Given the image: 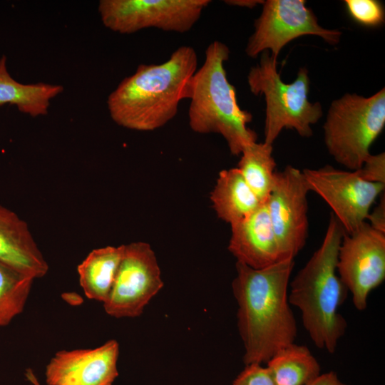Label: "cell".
<instances>
[{
  "instance_id": "cell-9",
  "label": "cell",
  "mask_w": 385,
  "mask_h": 385,
  "mask_svg": "<svg viewBox=\"0 0 385 385\" xmlns=\"http://www.w3.org/2000/svg\"><path fill=\"white\" fill-rule=\"evenodd\" d=\"M302 171L309 191L316 192L329 205L346 234L366 221L371 205L385 188V184L363 180L356 171L331 165Z\"/></svg>"
},
{
  "instance_id": "cell-8",
  "label": "cell",
  "mask_w": 385,
  "mask_h": 385,
  "mask_svg": "<svg viewBox=\"0 0 385 385\" xmlns=\"http://www.w3.org/2000/svg\"><path fill=\"white\" fill-rule=\"evenodd\" d=\"M262 11L254 23L245 52L255 58L269 51L277 58L282 48L291 41L304 35H315L331 45L339 42L342 32L321 26L313 11L304 0L264 1Z\"/></svg>"
},
{
  "instance_id": "cell-1",
  "label": "cell",
  "mask_w": 385,
  "mask_h": 385,
  "mask_svg": "<svg viewBox=\"0 0 385 385\" xmlns=\"http://www.w3.org/2000/svg\"><path fill=\"white\" fill-rule=\"evenodd\" d=\"M294 265L291 258L263 269L236 262L232 288L245 365L267 363L277 351L294 343L297 327L288 300Z\"/></svg>"
},
{
  "instance_id": "cell-3",
  "label": "cell",
  "mask_w": 385,
  "mask_h": 385,
  "mask_svg": "<svg viewBox=\"0 0 385 385\" xmlns=\"http://www.w3.org/2000/svg\"><path fill=\"white\" fill-rule=\"evenodd\" d=\"M345 231L331 213L321 246L290 282L288 300L297 307L315 346L333 354L347 323L339 309L348 289L337 273L339 249Z\"/></svg>"
},
{
  "instance_id": "cell-26",
  "label": "cell",
  "mask_w": 385,
  "mask_h": 385,
  "mask_svg": "<svg viewBox=\"0 0 385 385\" xmlns=\"http://www.w3.org/2000/svg\"><path fill=\"white\" fill-rule=\"evenodd\" d=\"M307 385H347L340 380L337 374L332 371L320 374Z\"/></svg>"
},
{
  "instance_id": "cell-5",
  "label": "cell",
  "mask_w": 385,
  "mask_h": 385,
  "mask_svg": "<svg viewBox=\"0 0 385 385\" xmlns=\"http://www.w3.org/2000/svg\"><path fill=\"white\" fill-rule=\"evenodd\" d=\"M277 58L269 51L261 53L258 63L247 75V84L255 96L263 95L266 103L264 142L272 145L284 129H294L302 137L312 135V125L323 115L319 102L309 101L308 70L300 68L295 80L282 81L277 71Z\"/></svg>"
},
{
  "instance_id": "cell-21",
  "label": "cell",
  "mask_w": 385,
  "mask_h": 385,
  "mask_svg": "<svg viewBox=\"0 0 385 385\" xmlns=\"http://www.w3.org/2000/svg\"><path fill=\"white\" fill-rule=\"evenodd\" d=\"M34 280L0 262V327L8 325L23 312Z\"/></svg>"
},
{
  "instance_id": "cell-28",
  "label": "cell",
  "mask_w": 385,
  "mask_h": 385,
  "mask_svg": "<svg viewBox=\"0 0 385 385\" xmlns=\"http://www.w3.org/2000/svg\"><path fill=\"white\" fill-rule=\"evenodd\" d=\"M26 378L31 383L32 385H41L36 377L34 371L31 369H26L25 372Z\"/></svg>"
},
{
  "instance_id": "cell-13",
  "label": "cell",
  "mask_w": 385,
  "mask_h": 385,
  "mask_svg": "<svg viewBox=\"0 0 385 385\" xmlns=\"http://www.w3.org/2000/svg\"><path fill=\"white\" fill-rule=\"evenodd\" d=\"M119 344L111 339L96 348L61 350L45 369L48 385H113L118 376Z\"/></svg>"
},
{
  "instance_id": "cell-22",
  "label": "cell",
  "mask_w": 385,
  "mask_h": 385,
  "mask_svg": "<svg viewBox=\"0 0 385 385\" xmlns=\"http://www.w3.org/2000/svg\"><path fill=\"white\" fill-rule=\"evenodd\" d=\"M348 13L359 24L366 26H377L384 21V9L376 0H346Z\"/></svg>"
},
{
  "instance_id": "cell-15",
  "label": "cell",
  "mask_w": 385,
  "mask_h": 385,
  "mask_svg": "<svg viewBox=\"0 0 385 385\" xmlns=\"http://www.w3.org/2000/svg\"><path fill=\"white\" fill-rule=\"evenodd\" d=\"M0 262L34 279L44 277L49 268L27 223L1 205Z\"/></svg>"
},
{
  "instance_id": "cell-23",
  "label": "cell",
  "mask_w": 385,
  "mask_h": 385,
  "mask_svg": "<svg viewBox=\"0 0 385 385\" xmlns=\"http://www.w3.org/2000/svg\"><path fill=\"white\" fill-rule=\"evenodd\" d=\"M232 385H275L272 374L267 366L261 364L245 365L237 376Z\"/></svg>"
},
{
  "instance_id": "cell-4",
  "label": "cell",
  "mask_w": 385,
  "mask_h": 385,
  "mask_svg": "<svg viewBox=\"0 0 385 385\" xmlns=\"http://www.w3.org/2000/svg\"><path fill=\"white\" fill-rule=\"evenodd\" d=\"M230 53L228 46L219 41L207 47L205 61L191 80L188 118L194 132L221 135L230 153L240 155L257 142V135L247 126L252 115L240 108L235 88L227 79L224 64Z\"/></svg>"
},
{
  "instance_id": "cell-20",
  "label": "cell",
  "mask_w": 385,
  "mask_h": 385,
  "mask_svg": "<svg viewBox=\"0 0 385 385\" xmlns=\"http://www.w3.org/2000/svg\"><path fill=\"white\" fill-rule=\"evenodd\" d=\"M240 155L237 168L258 199L266 202L276 173L272 145L255 142L245 147Z\"/></svg>"
},
{
  "instance_id": "cell-17",
  "label": "cell",
  "mask_w": 385,
  "mask_h": 385,
  "mask_svg": "<svg viewBox=\"0 0 385 385\" xmlns=\"http://www.w3.org/2000/svg\"><path fill=\"white\" fill-rule=\"evenodd\" d=\"M125 245L93 250L78 265L80 285L86 296L104 303L108 299L123 255Z\"/></svg>"
},
{
  "instance_id": "cell-11",
  "label": "cell",
  "mask_w": 385,
  "mask_h": 385,
  "mask_svg": "<svg viewBox=\"0 0 385 385\" xmlns=\"http://www.w3.org/2000/svg\"><path fill=\"white\" fill-rule=\"evenodd\" d=\"M337 273L359 311L367 307L370 292L385 279V233L366 221L344 233L338 253Z\"/></svg>"
},
{
  "instance_id": "cell-25",
  "label": "cell",
  "mask_w": 385,
  "mask_h": 385,
  "mask_svg": "<svg viewBox=\"0 0 385 385\" xmlns=\"http://www.w3.org/2000/svg\"><path fill=\"white\" fill-rule=\"evenodd\" d=\"M366 220L374 229L385 233V201L384 195L381 197L377 206L369 213Z\"/></svg>"
},
{
  "instance_id": "cell-16",
  "label": "cell",
  "mask_w": 385,
  "mask_h": 385,
  "mask_svg": "<svg viewBox=\"0 0 385 385\" xmlns=\"http://www.w3.org/2000/svg\"><path fill=\"white\" fill-rule=\"evenodd\" d=\"M210 200L218 217L230 225L245 219L264 203L237 168L220 171Z\"/></svg>"
},
{
  "instance_id": "cell-6",
  "label": "cell",
  "mask_w": 385,
  "mask_h": 385,
  "mask_svg": "<svg viewBox=\"0 0 385 385\" xmlns=\"http://www.w3.org/2000/svg\"><path fill=\"white\" fill-rule=\"evenodd\" d=\"M385 125V89L370 97L345 93L333 101L323 125L329 153L351 171L359 169Z\"/></svg>"
},
{
  "instance_id": "cell-19",
  "label": "cell",
  "mask_w": 385,
  "mask_h": 385,
  "mask_svg": "<svg viewBox=\"0 0 385 385\" xmlns=\"http://www.w3.org/2000/svg\"><path fill=\"white\" fill-rule=\"evenodd\" d=\"M275 385H307L321 374V366L306 346L292 343L266 363Z\"/></svg>"
},
{
  "instance_id": "cell-7",
  "label": "cell",
  "mask_w": 385,
  "mask_h": 385,
  "mask_svg": "<svg viewBox=\"0 0 385 385\" xmlns=\"http://www.w3.org/2000/svg\"><path fill=\"white\" fill-rule=\"evenodd\" d=\"M210 0H101L103 25L123 34L145 29L185 33L200 19Z\"/></svg>"
},
{
  "instance_id": "cell-27",
  "label": "cell",
  "mask_w": 385,
  "mask_h": 385,
  "mask_svg": "<svg viewBox=\"0 0 385 385\" xmlns=\"http://www.w3.org/2000/svg\"><path fill=\"white\" fill-rule=\"evenodd\" d=\"M227 4L232 6H237L241 7L247 8H254L257 4H262L264 1H256V0H229L225 1Z\"/></svg>"
},
{
  "instance_id": "cell-2",
  "label": "cell",
  "mask_w": 385,
  "mask_h": 385,
  "mask_svg": "<svg viewBox=\"0 0 385 385\" xmlns=\"http://www.w3.org/2000/svg\"><path fill=\"white\" fill-rule=\"evenodd\" d=\"M197 56L182 46L160 64H140L108 97L112 120L134 130L151 131L175 117L181 101L189 99Z\"/></svg>"
},
{
  "instance_id": "cell-10",
  "label": "cell",
  "mask_w": 385,
  "mask_h": 385,
  "mask_svg": "<svg viewBox=\"0 0 385 385\" xmlns=\"http://www.w3.org/2000/svg\"><path fill=\"white\" fill-rule=\"evenodd\" d=\"M163 287L155 252L148 243L125 245L105 312L115 318L140 316L150 299Z\"/></svg>"
},
{
  "instance_id": "cell-12",
  "label": "cell",
  "mask_w": 385,
  "mask_h": 385,
  "mask_svg": "<svg viewBox=\"0 0 385 385\" xmlns=\"http://www.w3.org/2000/svg\"><path fill=\"white\" fill-rule=\"evenodd\" d=\"M309 192L302 170L287 165L276 171L266 205L281 260L294 259L306 244Z\"/></svg>"
},
{
  "instance_id": "cell-14",
  "label": "cell",
  "mask_w": 385,
  "mask_h": 385,
  "mask_svg": "<svg viewBox=\"0 0 385 385\" xmlns=\"http://www.w3.org/2000/svg\"><path fill=\"white\" fill-rule=\"evenodd\" d=\"M230 226L228 250L237 262L253 269H263L281 260L266 202Z\"/></svg>"
},
{
  "instance_id": "cell-18",
  "label": "cell",
  "mask_w": 385,
  "mask_h": 385,
  "mask_svg": "<svg viewBox=\"0 0 385 385\" xmlns=\"http://www.w3.org/2000/svg\"><path fill=\"white\" fill-rule=\"evenodd\" d=\"M6 58H0V106L9 103L32 117L48 113L51 101L63 90L56 84L36 83L24 84L14 80L6 68Z\"/></svg>"
},
{
  "instance_id": "cell-24",
  "label": "cell",
  "mask_w": 385,
  "mask_h": 385,
  "mask_svg": "<svg viewBox=\"0 0 385 385\" xmlns=\"http://www.w3.org/2000/svg\"><path fill=\"white\" fill-rule=\"evenodd\" d=\"M364 180L385 184V153L370 155L362 166L355 170Z\"/></svg>"
}]
</instances>
